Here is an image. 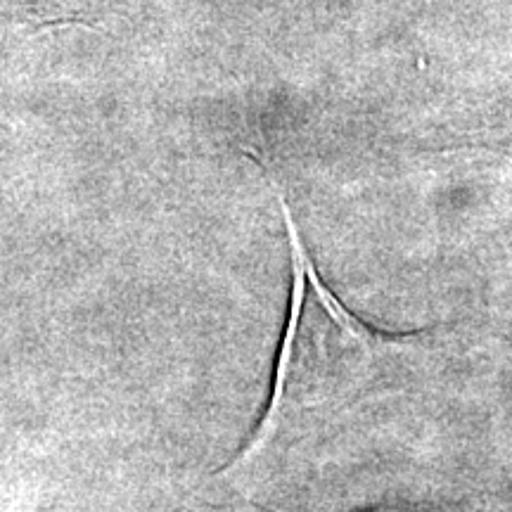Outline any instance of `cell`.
Listing matches in <instances>:
<instances>
[{
  "instance_id": "7a4b0ae2",
  "label": "cell",
  "mask_w": 512,
  "mask_h": 512,
  "mask_svg": "<svg viewBox=\"0 0 512 512\" xmlns=\"http://www.w3.org/2000/svg\"><path fill=\"white\" fill-rule=\"evenodd\" d=\"M0 3L5 5L10 17H15V22L31 31L64 27V24H83V27L95 24L79 10L76 0H0Z\"/></svg>"
},
{
  "instance_id": "6da1fadb",
  "label": "cell",
  "mask_w": 512,
  "mask_h": 512,
  "mask_svg": "<svg viewBox=\"0 0 512 512\" xmlns=\"http://www.w3.org/2000/svg\"><path fill=\"white\" fill-rule=\"evenodd\" d=\"M280 209L290 238L292 256V299L287 328L280 342L271 406L256 430L252 444L245 451H256L278 432V427L302 408L323 406L339 399L363 382L368 368L392 347L382 335L361 323L347 306L325 285L306 249L292 211L280 188Z\"/></svg>"
},
{
  "instance_id": "3957f363",
  "label": "cell",
  "mask_w": 512,
  "mask_h": 512,
  "mask_svg": "<svg viewBox=\"0 0 512 512\" xmlns=\"http://www.w3.org/2000/svg\"><path fill=\"white\" fill-rule=\"evenodd\" d=\"M377 512H441L432 508H392V510H377Z\"/></svg>"
}]
</instances>
